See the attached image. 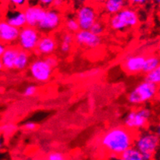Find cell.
<instances>
[{"instance_id":"obj_1","label":"cell","mask_w":160,"mask_h":160,"mask_svg":"<svg viewBox=\"0 0 160 160\" xmlns=\"http://www.w3.org/2000/svg\"><path fill=\"white\" fill-rule=\"evenodd\" d=\"M135 138V132L125 126H114L104 132L100 139V144L111 157H117L134 146Z\"/></svg>"},{"instance_id":"obj_2","label":"cell","mask_w":160,"mask_h":160,"mask_svg":"<svg viewBox=\"0 0 160 160\" xmlns=\"http://www.w3.org/2000/svg\"><path fill=\"white\" fill-rule=\"evenodd\" d=\"M158 86L144 80L128 92L127 100L132 106H141L157 98Z\"/></svg>"},{"instance_id":"obj_3","label":"cell","mask_w":160,"mask_h":160,"mask_svg":"<svg viewBox=\"0 0 160 160\" xmlns=\"http://www.w3.org/2000/svg\"><path fill=\"white\" fill-rule=\"evenodd\" d=\"M139 23L137 11L132 7H124L109 20V26L114 31H123L126 29L134 28Z\"/></svg>"},{"instance_id":"obj_4","label":"cell","mask_w":160,"mask_h":160,"mask_svg":"<svg viewBox=\"0 0 160 160\" xmlns=\"http://www.w3.org/2000/svg\"><path fill=\"white\" fill-rule=\"evenodd\" d=\"M152 110L148 107H141L137 110H132L127 113L124 120V124L129 130H142L147 127L152 118Z\"/></svg>"},{"instance_id":"obj_5","label":"cell","mask_w":160,"mask_h":160,"mask_svg":"<svg viewBox=\"0 0 160 160\" xmlns=\"http://www.w3.org/2000/svg\"><path fill=\"white\" fill-rule=\"evenodd\" d=\"M160 145V138L154 132H145L136 135L134 146L142 154L154 155Z\"/></svg>"},{"instance_id":"obj_6","label":"cell","mask_w":160,"mask_h":160,"mask_svg":"<svg viewBox=\"0 0 160 160\" xmlns=\"http://www.w3.org/2000/svg\"><path fill=\"white\" fill-rule=\"evenodd\" d=\"M41 33L37 27L26 26L20 29L18 38V45L21 50L27 52L36 50L41 38Z\"/></svg>"},{"instance_id":"obj_7","label":"cell","mask_w":160,"mask_h":160,"mask_svg":"<svg viewBox=\"0 0 160 160\" xmlns=\"http://www.w3.org/2000/svg\"><path fill=\"white\" fill-rule=\"evenodd\" d=\"M29 73L32 79L38 82H46L52 78L53 68L48 64L45 59L38 58L30 62Z\"/></svg>"},{"instance_id":"obj_8","label":"cell","mask_w":160,"mask_h":160,"mask_svg":"<svg viewBox=\"0 0 160 160\" xmlns=\"http://www.w3.org/2000/svg\"><path fill=\"white\" fill-rule=\"evenodd\" d=\"M76 19L79 23L80 30H90L92 25L97 21V10L92 5H82L76 11Z\"/></svg>"},{"instance_id":"obj_9","label":"cell","mask_w":160,"mask_h":160,"mask_svg":"<svg viewBox=\"0 0 160 160\" xmlns=\"http://www.w3.org/2000/svg\"><path fill=\"white\" fill-rule=\"evenodd\" d=\"M62 23V17L58 9H47L44 19L38 25V30L44 32H51L57 30Z\"/></svg>"},{"instance_id":"obj_10","label":"cell","mask_w":160,"mask_h":160,"mask_svg":"<svg viewBox=\"0 0 160 160\" xmlns=\"http://www.w3.org/2000/svg\"><path fill=\"white\" fill-rule=\"evenodd\" d=\"M75 42L80 47L94 49L101 44V38L94 34L89 30H80L74 34Z\"/></svg>"},{"instance_id":"obj_11","label":"cell","mask_w":160,"mask_h":160,"mask_svg":"<svg viewBox=\"0 0 160 160\" xmlns=\"http://www.w3.org/2000/svg\"><path fill=\"white\" fill-rule=\"evenodd\" d=\"M27 20V26L37 27L44 19L47 9L41 5H27L23 9Z\"/></svg>"},{"instance_id":"obj_12","label":"cell","mask_w":160,"mask_h":160,"mask_svg":"<svg viewBox=\"0 0 160 160\" xmlns=\"http://www.w3.org/2000/svg\"><path fill=\"white\" fill-rule=\"evenodd\" d=\"M20 29L11 26L5 20L0 22V39L2 44H12L18 41Z\"/></svg>"},{"instance_id":"obj_13","label":"cell","mask_w":160,"mask_h":160,"mask_svg":"<svg viewBox=\"0 0 160 160\" xmlns=\"http://www.w3.org/2000/svg\"><path fill=\"white\" fill-rule=\"evenodd\" d=\"M57 41L53 36L49 34L43 35L40 38L35 52L38 55L48 57L52 55L57 48Z\"/></svg>"},{"instance_id":"obj_14","label":"cell","mask_w":160,"mask_h":160,"mask_svg":"<svg viewBox=\"0 0 160 160\" xmlns=\"http://www.w3.org/2000/svg\"><path fill=\"white\" fill-rule=\"evenodd\" d=\"M145 57L143 54H134L127 57L123 63V68L128 74H138L143 70Z\"/></svg>"},{"instance_id":"obj_15","label":"cell","mask_w":160,"mask_h":160,"mask_svg":"<svg viewBox=\"0 0 160 160\" xmlns=\"http://www.w3.org/2000/svg\"><path fill=\"white\" fill-rule=\"evenodd\" d=\"M5 20L11 26L22 29L27 26V20L23 9L12 8L6 12L5 16Z\"/></svg>"},{"instance_id":"obj_16","label":"cell","mask_w":160,"mask_h":160,"mask_svg":"<svg viewBox=\"0 0 160 160\" xmlns=\"http://www.w3.org/2000/svg\"><path fill=\"white\" fill-rule=\"evenodd\" d=\"M20 48L13 45L7 46L6 52L1 55V60H0V68L2 69L10 70L15 68V62L20 52Z\"/></svg>"},{"instance_id":"obj_17","label":"cell","mask_w":160,"mask_h":160,"mask_svg":"<svg viewBox=\"0 0 160 160\" xmlns=\"http://www.w3.org/2000/svg\"><path fill=\"white\" fill-rule=\"evenodd\" d=\"M124 0H107L104 2V10L107 13L113 16L125 7Z\"/></svg>"},{"instance_id":"obj_18","label":"cell","mask_w":160,"mask_h":160,"mask_svg":"<svg viewBox=\"0 0 160 160\" xmlns=\"http://www.w3.org/2000/svg\"><path fill=\"white\" fill-rule=\"evenodd\" d=\"M160 65V55L156 54H149L145 57V63H144L142 72L145 75L150 73L153 70L156 69Z\"/></svg>"},{"instance_id":"obj_19","label":"cell","mask_w":160,"mask_h":160,"mask_svg":"<svg viewBox=\"0 0 160 160\" xmlns=\"http://www.w3.org/2000/svg\"><path fill=\"white\" fill-rule=\"evenodd\" d=\"M30 63V54L29 52L20 49L15 62V68L17 70L25 69Z\"/></svg>"},{"instance_id":"obj_20","label":"cell","mask_w":160,"mask_h":160,"mask_svg":"<svg viewBox=\"0 0 160 160\" xmlns=\"http://www.w3.org/2000/svg\"><path fill=\"white\" fill-rule=\"evenodd\" d=\"M75 41V37L73 33H63L61 38L60 44V51L62 53H68L70 52L72 48L73 42Z\"/></svg>"},{"instance_id":"obj_21","label":"cell","mask_w":160,"mask_h":160,"mask_svg":"<svg viewBox=\"0 0 160 160\" xmlns=\"http://www.w3.org/2000/svg\"><path fill=\"white\" fill-rule=\"evenodd\" d=\"M121 157L124 160H144L143 154L134 146L126 150Z\"/></svg>"},{"instance_id":"obj_22","label":"cell","mask_w":160,"mask_h":160,"mask_svg":"<svg viewBox=\"0 0 160 160\" xmlns=\"http://www.w3.org/2000/svg\"><path fill=\"white\" fill-rule=\"evenodd\" d=\"M65 27L67 32L71 33H76L80 30V27L77 20L73 17H69L65 22Z\"/></svg>"},{"instance_id":"obj_23","label":"cell","mask_w":160,"mask_h":160,"mask_svg":"<svg viewBox=\"0 0 160 160\" xmlns=\"http://www.w3.org/2000/svg\"><path fill=\"white\" fill-rule=\"evenodd\" d=\"M145 80L154 83L156 86H160V65L155 70L145 75Z\"/></svg>"},{"instance_id":"obj_24","label":"cell","mask_w":160,"mask_h":160,"mask_svg":"<svg viewBox=\"0 0 160 160\" xmlns=\"http://www.w3.org/2000/svg\"><path fill=\"white\" fill-rule=\"evenodd\" d=\"M89 30H90L92 33H93L94 34L100 37L103 33H104L105 27L103 26V24L101 22L97 21L93 25H92Z\"/></svg>"},{"instance_id":"obj_25","label":"cell","mask_w":160,"mask_h":160,"mask_svg":"<svg viewBox=\"0 0 160 160\" xmlns=\"http://www.w3.org/2000/svg\"><path fill=\"white\" fill-rule=\"evenodd\" d=\"M47 160H66L65 159V156L60 152H52L49 154H48L47 158H46Z\"/></svg>"},{"instance_id":"obj_26","label":"cell","mask_w":160,"mask_h":160,"mask_svg":"<svg viewBox=\"0 0 160 160\" xmlns=\"http://www.w3.org/2000/svg\"><path fill=\"white\" fill-rule=\"evenodd\" d=\"M37 92V87L34 85H29L23 90V96L27 97H32Z\"/></svg>"},{"instance_id":"obj_27","label":"cell","mask_w":160,"mask_h":160,"mask_svg":"<svg viewBox=\"0 0 160 160\" xmlns=\"http://www.w3.org/2000/svg\"><path fill=\"white\" fill-rule=\"evenodd\" d=\"M9 2L11 3L12 6H14V8L20 9H23L27 6V2L24 0H11Z\"/></svg>"},{"instance_id":"obj_28","label":"cell","mask_w":160,"mask_h":160,"mask_svg":"<svg viewBox=\"0 0 160 160\" xmlns=\"http://www.w3.org/2000/svg\"><path fill=\"white\" fill-rule=\"evenodd\" d=\"M17 127L12 124H5L4 126H2V132L4 134H12L14 131H16Z\"/></svg>"},{"instance_id":"obj_29","label":"cell","mask_w":160,"mask_h":160,"mask_svg":"<svg viewBox=\"0 0 160 160\" xmlns=\"http://www.w3.org/2000/svg\"><path fill=\"white\" fill-rule=\"evenodd\" d=\"M36 128L37 124L33 121H28V122L25 123L24 125H23V129L27 132H33V131L36 130Z\"/></svg>"},{"instance_id":"obj_30","label":"cell","mask_w":160,"mask_h":160,"mask_svg":"<svg viewBox=\"0 0 160 160\" xmlns=\"http://www.w3.org/2000/svg\"><path fill=\"white\" fill-rule=\"evenodd\" d=\"M44 59H45L46 62H48V64L50 66H52V68H54V67H55L56 65H57L58 60H57V58L54 57V56H53V55L48 56V57L44 58Z\"/></svg>"},{"instance_id":"obj_31","label":"cell","mask_w":160,"mask_h":160,"mask_svg":"<svg viewBox=\"0 0 160 160\" xmlns=\"http://www.w3.org/2000/svg\"><path fill=\"white\" fill-rule=\"evenodd\" d=\"M53 2V0H41V1H40V5L42 7H44V9H46V8L50 7L51 6H52Z\"/></svg>"},{"instance_id":"obj_32","label":"cell","mask_w":160,"mask_h":160,"mask_svg":"<svg viewBox=\"0 0 160 160\" xmlns=\"http://www.w3.org/2000/svg\"><path fill=\"white\" fill-rule=\"evenodd\" d=\"M63 3H64V2L62 1V0H54L53 5H52V6L54 7V9H58L59 8L62 7V6H63V5H64Z\"/></svg>"},{"instance_id":"obj_33","label":"cell","mask_w":160,"mask_h":160,"mask_svg":"<svg viewBox=\"0 0 160 160\" xmlns=\"http://www.w3.org/2000/svg\"><path fill=\"white\" fill-rule=\"evenodd\" d=\"M132 2L134 6H142V5H145L147 2V1H145V0H133V1H132Z\"/></svg>"},{"instance_id":"obj_34","label":"cell","mask_w":160,"mask_h":160,"mask_svg":"<svg viewBox=\"0 0 160 160\" xmlns=\"http://www.w3.org/2000/svg\"><path fill=\"white\" fill-rule=\"evenodd\" d=\"M154 133L160 138V122L158 123V124L156 125V127H155Z\"/></svg>"},{"instance_id":"obj_35","label":"cell","mask_w":160,"mask_h":160,"mask_svg":"<svg viewBox=\"0 0 160 160\" xmlns=\"http://www.w3.org/2000/svg\"><path fill=\"white\" fill-rule=\"evenodd\" d=\"M6 48H7V46H6V44H1V45H0V56H1L2 54H3V53L6 52Z\"/></svg>"},{"instance_id":"obj_36","label":"cell","mask_w":160,"mask_h":160,"mask_svg":"<svg viewBox=\"0 0 160 160\" xmlns=\"http://www.w3.org/2000/svg\"><path fill=\"white\" fill-rule=\"evenodd\" d=\"M110 160H124V159H123L121 156H117V157H112Z\"/></svg>"},{"instance_id":"obj_37","label":"cell","mask_w":160,"mask_h":160,"mask_svg":"<svg viewBox=\"0 0 160 160\" xmlns=\"http://www.w3.org/2000/svg\"><path fill=\"white\" fill-rule=\"evenodd\" d=\"M157 98H158V100H160V86H158V91H157Z\"/></svg>"},{"instance_id":"obj_38","label":"cell","mask_w":160,"mask_h":160,"mask_svg":"<svg viewBox=\"0 0 160 160\" xmlns=\"http://www.w3.org/2000/svg\"><path fill=\"white\" fill-rule=\"evenodd\" d=\"M158 48H159V51L160 52V43H159V47H158Z\"/></svg>"},{"instance_id":"obj_39","label":"cell","mask_w":160,"mask_h":160,"mask_svg":"<svg viewBox=\"0 0 160 160\" xmlns=\"http://www.w3.org/2000/svg\"><path fill=\"white\" fill-rule=\"evenodd\" d=\"M44 160H47V159H44Z\"/></svg>"}]
</instances>
